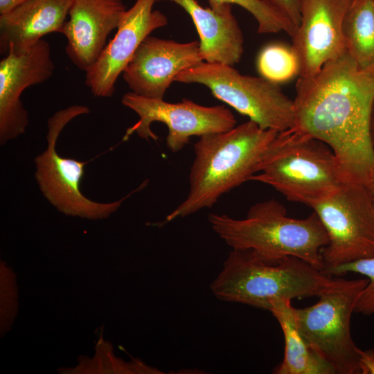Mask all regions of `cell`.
<instances>
[{"label":"cell","instance_id":"cell-1","mask_svg":"<svg viewBox=\"0 0 374 374\" xmlns=\"http://www.w3.org/2000/svg\"><path fill=\"white\" fill-rule=\"evenodd\" d=\"M296 130L325 143L345 182L364 184L374 174L369 119L374 101V65L360 66L346 52L310 78L299 77Z\"/></svg>","mask_w":374,"mask_h":374},{"label":"cell","instance_id":"cell-2","mask_svg":"<svg viewBox=\"0 0 374 374\" xmlns=\"http://www.w3.org/2000/svg\"><path fill=\"white\" fill-rule=\"evenodd\" d=\"M278 133L249 120L229 130L200 136L194 145L188 195L165 222L212 207L224 193L249 181Z\"/></svg>","mask_w":374,"mask_h":374},{"label":"cell","instance_id":"cell-3","mask_svg":"<svg viewBox=\"0 0 374 374\" xmlns=\"http://www.w3.org/2000/svg\"><path fill=\"white\" fill-rule=\"evenodd\" d=\"M347 281L296 257L272 262L252 250L232 249L210 288L220 300L269 310L273 301L319 297Z\"/></svg>","mask_w":374,"mask_h":374},{"label":"cell","instance_id":"cell-4","mask_svg":"<svg viewBox=\"0 0 374 374\" xmlns=\"http://www.w3.org/2000/svg\"><path fill=\"white\" fill-rule=\"evenodd\" d=\"M208 220L213 231L233 249H250L272 262L294 256L324 269L321 250L328 237L314 211L305 218H292L283 204L271 199L253 205L243 219L210 213Z\"/></svg>","mask_w":374,"mask_h":374},{"label":"cell","instance_id":"cell-5","mask_svg":"<svg viewBox=\"0 0 374 374\" xmlns=\"http://www.w3.org/2000/svg\"><path fill=\"white\" fill-rule=\"evenodd\" d=\"M249 181L267 184L288 200L312 207L345 183L337 159L323 142L294 128L280 132Z\"/></svg>","mask_w":374,"mask_h":374},{"label":"cell","instance_id":"cell-6","mask_svg":"<svg viewBox=\"0 0 374 374\" xmlns=\"http://www.w3.org/2000/svg\"><path fill=\"white\" fill-rule=\"evenodd\" d=\"M175 81L206 86L213 96L262 129L280 132L294 125V100L278 84L262 77L242 75L233 66L204 61L181 71Z\"/></svg>","mask_w":374,"mask_h":374},{"label":"cell","instance_id":"cell-7","mask_svg":"<svg viewBox=\"0 0 374 374\" xmlns=\"http://www.w3.org/2000/svg\"><path fill=\"white\" fill-rule=\"evenodd\" d=\"M367 278L348 280L304 308H294L299 331L307 344L335 368L337 374H359V348L350 334V320Z\"/></svg>","mask_w":374,"mask_h":374},{"label":"cell","instance_id":"cell-8","mask_svg":"<svg viewBox=\"0 0 374 374\" xmlns=\"http://www.w3.org/2000/svg\"><path fill=\"white\" fill-rule=\"evenodd\" d=\"M89 109L72 105L54 114L48 121L46 149L35 159V179L47 200L67 215L98 218L110 215L132 193L143 189L145 181L125 197L111 203H99L82 195L80 190L84 167L87 162L62 157L56 152V143L62 130L74 118L87 114Z\"/></svg>","mask_w":374,"mask_h":374},{"label":"cell","instance_id":"cell-9","mask_svg":"<svg viewBox=\"0 0 374 374\" xmlns=\"http://www.w3.org/2000/svg\"><path fill=\"white\" fill-rule=\"evenodd\" d=\"M312 208L328 237L324 269L374 256V204L364 184L345 182Z\"/></svg>","mask_w":374,"mask_h":374},{"label":"cell","instance_id":"cell-10","mask_svg":"<svg viewBox=\"0 0 374 374\" xmlns=\"http://www.w3.org/2000/svg\"><path fill=\"white\" fill-rule=\"evenodd\" d=\"M122 104L135 112L139 120L128 128L123 137L126 140L133 133L149 141L158 139L150 129L151 123L161 122L168 130V148L172 152L181 150L190 137H199L229 130L236 125L235 116L224 105L207 107L184 98L171 103L163 99H153L132 92L123 95Z\"/></svg>","mask_w":374,"mask_h":374},{"label":"cell","instance_id":"cell-11","mask_svg":"<svg viewBox=\"0 0 374 374\" xmlns=\"http://www.w3.org/2000/svg\"><path fill=\"white\" fill-rule=\"evenodd\" d=\"M351 1H302L301 21L292 35L299 77L316 75L325 64L346 52L343 21Z\"/></svg>","mask_w":374,"mask_h":374},{"label":"cell","instance_id":"cell-12","mask_svg":"<svg viewBox=\"0 0 374 374\" xmlns=\"http://www.w3.org/2000/svg\"><path fill=\"white\" fill-rule=\"evenodd\" d=\"M156 0H136L121 19L114 38L94 64L85 71V84L96 97L109 98L141 43L154 30L168 24L166 16L153 10Z\"/></svg>","mask_w":374,"mask_h":374},{"label":"cell","instance_id":"cell-13","mask_svg":"<svg viewBox=\"0 0 374 374\" xmlns=\"http://www.w3.org/2000/svg\"><path fill=\"white\" fill-rule=\"evenodd\" d=\"M202 62L199 41L180 43L149 35L122 75L131 92L161 100L181 71Z\"/></svg>","mask_w":374,"mask_h":374},{"label":"cell","instance_id":"cell-14","mask_svg":"<svg viewBox=\"0 0 374 374\" xmlns=\"http://www.w3.org/2000/svg\"><path fill=\"white\" fill-rule=\"evenodd\" d=\"M49 44L40 39L21 54L9 51L0 62V142L24 134L28 113L20 100L26 88L42 83L53 74Z\"/></svg>","mask_w":374,"mask_h":374},{"label":"cell","instance_id":"cell-15","mask_svg":"<svg viewBox=\"0 0 374 374\" xmlns=\"http://www.w3.org/2000/svg\"><path fill=\"white\" fill-rule=\"evenodd\" d=\"M125 10L123 0H73L60 33L67 40V55L80 70L94 64Z\"/></svg>","mask_w":374,"mask_h":374},{"label":"cell","instance_id":"cell-16","mask_svg":"<svg viewBox=\"0 0 374 374\" xmlns=\"http://www.w3.org/2000/svg\"><path fill=\"white\" fill-rule=\"evenodd\" d=\"M73 0H27L0 15V52L21 54L46 34L60 33Z\"/></svg>","mask_w":374,"mask_h":374},{"label":"cell","instance_id":"cell-17","mask_svg":"<svg viewBox=\"0 0 374 374\" xmlns=\"http://www.w3.org/2000/svg\"><path fill=\"white\" fill-rule=\"evenodd\" d=\"M156 1L175 3L190 16L199 36L200 52L204 62L230 66L240 62L244 38L231 4H226L215 11L211 7H202L197 0Z\"/></svg>","mask_w":374,"mask_h":374},{"label":"cell","instance_id":"cell-18","mask_svg":"<svg viewBox=\"0 0 374 374\" xmlns=\"http://www.w3.org/2000/svg\"><path fill=\"white\" fill-rule=\"evenodd\" d=\"M291 300L271 302L269 311L278 321L284 336L285 352L276 374H337L335 368L313 350L305 341L297 328L294 308Z\"/></svg>","mask_w":374,"mask_h":374},{"label":"cell","instance_id":"cell-19","mask_svg":"<svg viewBox=\"0 0 374 374\" xmlns=\"http://www.w3.org/2000/svg\"><path fill=\"white\" fill-rule=\"evenodd\" d=\"M347 53L362 67L374 65V0H352L343 21Z\"/></svg>","mask_w":374,"mask_h":374},{"label":"cell","instance_id":"cell-20","mask_svg":"<svg viewBox=\"0 0 374 374\" xmlns=\"http://www.w3.org/2000/svg\"><path fill=\"white\" fill-rule=\"evenodd\" d=\"M256 67L260 76L275 84L286 82L299 75L298 57L292 47L271 43L259 52Z\"/></svg>","mask_w":374,"mask_h":374},{"label":"cell","instance_id":"cell-21","mask_svg":"<svg viewBox=\"0 0 374 374\" xmlns=\"http://www.w3.org/2000/svg\"><path fill=\"white\" fill-rule=\"evenodd\" d=\"M210 7L220 10L226 4H237L247 10L258 24L260 34L285 32L290 36L296 30L295 26L279 10L265 0H208Z\"/></svg>","mask_w":374,"mask_h":374},{"label":"cell","instance_id":"cell-22","mask_svg":"<svg viewBox=\"0 0 374 374\" xmlns=\"http://www.w3.org/2000/svg\"><path fill=\"white\" fill-rule=\"evenodd\" d=\"M326 274L338 277L348 273H356L366 277L368 282L361 291L355 312L369 316L374 314V256L323 269Z\"/></svg>","mask_w":374,"mask_h":374},{"label":"cell","instance_id":"cell-23","mask_svg":"<svg viewBox=\"0 0 374 374\" xmlns=\"http://www.w3.org/2000/svg\"><path fill=\"white\" fill-rule=\"evenodd\" d=\"M283 15L295 26L296 29L301 21V10L303 0H265Z\"/></svg>","mask_w":374,"mask_h":374},{"label":"cell","instance_id":"cell-24","mask_svg":"<svg viewBox=\"0 0 374 374\" xmlns=\"http://www.w3.org/2000/svg\"><path fill=\"white\" fill-rule=\"evenodd\" d=\"M360 374H374V349L358 350Z\"/></svg>","mask_w":374,"mask_h":374},{"label":"cell","instance_id":"cell-25","mask_svg":"<svg viewBox=\"0 0 374 374\" xmlns=\"http://www.w3.org/2000/svg\"><path fill=\"white\" fill-rule=\"evenodd\" d=\"M27 0H0V15L6 13Z\"/></svg>","mask_w":374,"mask_h":374},{"label":"cell","instance_id":"cell-26","mask_svg":"<svg viewBox=\"0 0 374 374\" xmlns=\"http://www.w3.org/2000/svg\"><path fill=\"white\" fill-rule=\"evenodd\" d=\"M369 134H370L371 141L373 149H374V101L372 105L371 114H370Z\"/></svg>","mask_w":374,"mask_h":374},{"label":"cell","instance_id":"cell-27","mask_svg":"<svg viewBox=\"0 0 374 374\" xmlns=\"http://www.w3.org/2000/svg\"><path fill=\"white\" fill-rule=\"evenodd\" d=\"M369 195L374 204V174L372 177L364 184Z\"/></svg>","mask_w":374,"mask_h":374}]
</instances>
